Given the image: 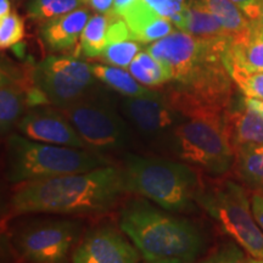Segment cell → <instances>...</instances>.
Instances as JSON below:
<instances>
[{"label":"cell","instance_id":"obj_21","mask_svg":"<svg viewBox=\"0 0 263 263\" xmlns=\"http://www.w3.org/2000/svg\"><path fill=\"white\" fill-rule=\"evenodd\" d=\"M233 39L244 37L258 22L251 21L230 0H201Z\"/></svg>","mask_w":263,"mask_h":263},{"label":"cell","instance_id":"obj_12","mask_svg":"<svg viewBox=\"0 0 263 263\" xmlns=\"http://www.w3.org/2000/svg\"><path fill=\"white\" fill-rule=\"evenodd\" d=\"M47 104V99L34 84L33 67L20 68L3 61L0 80V129L3 138L15 132L28 108Z\"/></svg>","mask_w":263,"mask_h":263},{"label":"cell","instance_id":"obj_1","mask_svg":"<svg viewBox=\"0 0 263 263\" xmlns=\"http://www.w3.org/2000/svg\"><path fill=\"white\" fill-rule=\"evenodd\" d=\"M128 194L122 167L116 163L15 185L8 202L9 217L104 215Z\"/></svg>","mask_w":263,"mask_h":263},{"label":"cell","instance_id":"obj_33","mask_svg":"<svg viewBox=\"0 0 263 263\" xmlns=\"http://www.w3.org/2000/svg\"><path fill=\"white\" fill-rule=\"evenodd\" d=\"M81 2L83 4H87L99 14H107V12L112 11L115 4V0H81Z\"/></svg>","mask_w":263,"mask_h":263},{"label":"cell","instance_id":"obj_38","mask_svg":"<svg viewBox=\"0 0 263 263\" xmlns=\"http://www.w3.org/2000/svg\"><path fill=\"white\" fill-rule=\"evenodd\" d=\"M250 263H263V258L250 257Z\"/></svg>","mask_w":263,"mask_h":263},{"label":"cell","instance_id":"obj_32","mask_svg":"<svg viewBox=\"0 0 263 263\" xmlns=\"http://www.w3.org/2000/svg\"><path fill=\"white\" fill-rule=\"evenodd\" d=\"M251 209L256 222L263 232V192H252Z\"/></svg>","mask_w":263,"mask_h":263},{"label":"cell","instance_id":"obj_24","mask_svg":"<svg viewBox=\"0 0 263 263\" xmlns=\"http://www.w3.org/2000/svg\"><path fill=\"white\" fill-rule=\"evenodd\" d=\"M110 18L107 14L91 16L81 35V51L87 58L98 59L108 45L107 32Z\"/></svg>","mask_w":263,"mask_h":263},{"label":"cell","instance_id":"obj_5","mask_svg":"<svg viewBox=\"0 0 263 263\" xmlns=\"http://www.w3.org/2000/svg\"><path fill=\"white\" fill-rule=\"evenodd\" d=\"M110 163L114 161L89 149L41 143L17 132L5 137L3 168L6 182L14 186L65 174L88 172Z\"/></svg>","mask_w":263,"mask_h":263},{"label":"cell","instance_id":"obj_26","mask_svg":"<svg viewBox=\"0 0 263 263\" xmlns=\"http://www.w3.org/2000/svg\"><path fill=\"white\" fill-rule=\"evenodd\" d=\"M141 51L139 43L134 39H124V41L112 42L107 45L103 54L98 60L104 64L116 66V67L128 68L134 58Z\"/></svg>","mask_w":263,"mask_h":263},{"label":"cell","instance_id":"obj_40","mask_svg":"<svg viewBox=\"0 0 263 263\" xmlns=\"http://www.w3.org/2000/svg\"><path fill=\"white\" fill-rule=\"evenodd\" d=\"M24 263H27V262H24Z\"/></svg>","mask_w":263,"mask_h":263},{"label":"cell","instance_id":"obj_23","mask_svg":"<svg viewBox=\"0 0 263 263\" xmlns=\"http://www.w3.org/2000/svg\"><path fill=\"white\" fill-rule=\"evenodd\" d=\"M128 71L139 83L151 89L163 87L172 81V73L168 68L146 50H141L134 58Z\"/></svg>","mask_w":263,"mask_h":263},{"label":"cell","instance_id":"obj_19","mask_svg":"<svg viewBox=\"0 0 263 263\" xmlns=\"http://www.w3.org/2000/svg\"><path fill=\"white\" fill-rule=\"evenodd\" d=\"M178 29L206 41H233L201 0H188V9Z\"/></svg>","mask_w":263,"mask_h":263},{"label":"cell","instance_id":"obj_17","mask_svg":"<svg viewBox=\"0 0 263 263\" xmlns=\"http://www.w3.org/2000/svg\"><path fill=\"white\" fill-rule=\"evenodd\" d=\"M89 18V10L78 8L43 26L42 37L51 50H68L77 44Z\"/></svg>","mask_w":263,"mask_h":263},{"label":"cell","instance_id":"obj_3","mask_svg":"<svg viewBox=\"0 0 263 263\" xmlns=\"http://www.w3.org/2000/svg\"><path fill=\"white\" fill-rule=\"evenodd\" d=\"M118 227L144 259L195 261L206 246L205 235L196 223L140 196L123 203L118 213Z\"/></svg>","mask_w":263,"mask_h":263},{"label":"cell","instance_id":"obj_8","mask_svg":"<svg viewBox=\"0 0 263 263\" xmlns=\"http://www.w3.org/2000/svg\"><path fill=\"white\" fill-rule=\"evenodd\" d=\"M85 146L110 159L112 155H126L133 146L134 132L110 99L100 90L70 106L61 108Z\"/></svg>","mask_w":263,"mask_h":263},{"label":"cell","instance_id":"obj_9","mask_svg":"<svg viewBox=\"0 0 263 263\" xmlns=\"http://www.w3.org/2000/svg\"><path fill=\"white\" fill-rule=\"evenodd\" d=\"M83 223L70 217H37L14 226L11 245L27 263H68L83 236Z\"/></svg>","mask_w":263,"mask_h":263},{"label":"cell","instance_id":"obj_36","mask_svg":"<svg viewBox=\"0 0 263 263\" xmlns=\"http://www.w3.org/2000/svg\"><path fill=\"white\" fill-rule=\"evenodd\" d=\"M10 2L9 0H0V20L8 17L10 15Z\"/></svg>","mask_w":263,"mask_h":263},{"label":"cell","instance_id":"obj_7","mask_svg":"<svg viewBox=\"0 0 263 263\" xmlns=\"http://www.w3.org/2000/svg\"><path fill=\"white\" fill-rule=\"evenodd\" d=\"M248 188L240 180L203 178L197 205L250 257L263 258V232L256 222Z\"/></svg>","mask_w":263,"mask_h":263},{"label":"cell","instance_id":"obj_34","mask_svg":"<svg viewBox=\"0 0 263 263\" xmlns=\"http://www.w3.org/2000/svg\"><path fill=\"white\" fill-rule=\"evenodd\" d=\"M136 0H115L114 4V11L116 12L117 15L122 16L123 12L129 8V6L133 4Z\"/></svg>","mask_w":263,"mask_h":263},{"label":"cell","instance_id":"obj_22","mask_svg":"<svg viewBox=\"0 0 263 263\" xmlns=\"http://www.w3.org/2000/svg\"><path fill=\"white\" fill-rule=\"evenodd\" d=\"M235 176L251 192H263V145L246 147L236 153Z\"/></svg>","mask_w":263,"mask_h":263},{"label":"cell","instance_id":"obj_39","mask_svg":"<svg viewBox=\"0 0 263 263\" xmlns=\"http://www.w3.org/2000/svg\"><path fill=\"white\" fill-rule=\"evenodd\" d=\"M258 24H259V25H261V26H262V27H263V11H262V16H261V20H259V22H258Z\"/></svg>","mask_w":263,"mask_h":263},{"label":"cell","instance_id":"obj_28","mask_svg":"<svg viewBox=\"0 0 263 263\" xmlns=\"http://www.w3.org/2000/svg\"><path fill=\"white\" fill-rule=\"evenodd\" d=\"M25 26L24 20L18 14L11 12L8 17L0 20V47L8 49L14 47L24 39Z\"/></svg>","mask_w":263,"mask_h":263},{"label":"cell","instance_id":"obj_14","mask_svg":"<svg viewBox=\"0 0 263 263\" xmlns=\"http://www.w3.org/2000/svg\"><path fill=\"white\" fill-rule=\"evenodd\" d=\"M16 132L41 143L88 149L64 111L54 105H38L28 108L16 126Z\"/></svg>","mask_w":263,"mask_h":263},{"label":"cell","instance_id":"obj_25","mask_svg":"<svg viewBox=\"0 0 263 263\" xmlns=\"http://www.w3.org/2000/svg\"><path fill=\"white\" fill-rule=\"evenodd\" d=\"M81 0H33L28 15L39 24L47 25L81 6Z\"/></svg>","mask_w":263,"mask_h":263},{"label":"cell","instance_id":"obj_4","mask_svg":"<svg viewBox=\"0 0 263 263\" xmlns=\"http://www.w3.org/2000/svg\"><path fill=\"white\" fill-rule=\"evenodd\" d=\"M122 167L128 194L144 197L170 212L189 213L197 206L201 172L182 161L162 155L127 153Z\"/></svg>","mask_w":263,"mask_h":263},{"label":"cell","instance_id":"obj_11","mask_svg":"<svg viewBox=\"0 0 263 263\" xmlns=\"http://www.w3.org/2000/svg\"><path fill=\"white\" fill-rule=\"evenodd\" d=\"M120 110L134 134L155 151L162 145L174 128L188 118L177 111L166 95L157 89L145 97H122Z\"/></svg>","mask_w":263,"mask_h":263},{"label":"cell","instance_id":"obj_31","mask_svg":"<svg viewBox=\"0 0 263 263\" xmlns=\"http://www.w3.org/2000/svg\"><path fill=\"white\" fill-rule=\"evenodd\" d=\"M254 22H259L263 11V0H230Z\"/></svg>","mask_w":263,"mask_h":263},{"label":"cell","instance_id":"obj_20","mask_svg":"<svg viewBox=\"0 0 263 263\" xmlns=\"http://www.w3.org/2000/svg\"><path fill=\"white\" fill-rule=\"evenodd\" d=\"M90 67L98 81L103 82L108 88H111L122 97H145V95H150L155 91V89H150L139 83L126 68L104 64H94L90 65Z\"/></svg>","mask_w":263,"mask_h":263},{"label":"cell","instance_id":"obj_6","mask_svg":"<svg viewBox=\"0 0 263 263\" xmlns=\"http://www.w3.org/2000/svg\"><path fill=\"white\" fill-rule=\"evenodd\" d=\"M156 153L188 163L202 174L215 178L226 176L234 168L236 159L224 115L185 118Z\"/></svg>","mask_w":263,"mask_h":263},{"label":"cell","instance_id":"obj_2","mask_svg":"<svg viewBox=\"0 0 263 263\" xmlns=\"http://www.w3.org/2000/svg\"><path fill=\"white\" fill-rule=\"evenodd\" d=\"M230 43L202 41L171 67L172 81L161 91L185 117L224 115L235 100V82L224 64Z\"/></svg>","mask_w":263,"mask_h":263},{"label":"cell","instance_id":"obj_35","mask_svg":"<svg viewBox=\"0 0 263 263\" xmlns=\"http://www.w3.org/2000/svg\"><path fill=\"white\" fill-rule=\"evenodd\" d=\"M143 263H195L192 259L182 258H164V259H144Z\"/></svg>","mask_w":263,"mask_h":263},{"label":"cell","instance_id":"obj_10","mask_svg":"<svg viewBox=\"0 0 263 263\" xmlns=\"http://www.w3.org/2000/svg\"><path fill=\"white\" fill-rule=\"evenodd\" d=\"M35 87L48 104L65 108L97 90L90 65L74 57H48L33 67Z\"/></svg>","mask_w":263,"mask_h":263},{"label":"cell","instance_id":"obj_27","mask_svg":"<svg viewBox=\"0 0 263 263\" xmlns=\"http://www.w3.org/2000/svg\"><path fill=\"white\" fill-rule=\"evenodd\" d=\"M228 71L236 87L246 98L263 101V72H246L238 68Z\"/></svg>","mask_w":263,"mask_h":263},{"label":"cell","instance_id":"obj_30","mask_svg":"<svg viewBox=\"0 0 263 263\" xmlns=\"http://www.w3.org/2000/svg\"><path fill=\"white\" fill-rule=\"evenodd\" d=\"M161 16L170 18L177 28L182 25L188 9V0H144Z\"/></svg>","mask_w":263,"mask_h":263},{"label":"cell","instance_id":"obj_16","mask_svg":"<svg viewBox=\"0 0 263 263\" xmlns=\"http://www.w3.org/2000/svg\"><path fill=\"white\" fill-rule=\"evenodd\" d=\"M122 17L129 28L132 39L145 44L167 37L176 27L170 18L161 16L144 0H136Z\"/></svg>","mask_w":263,"mask_h":263},{"label":"cell","instance_id":"obj_18","mask_svg":"<svg viewBox=\"0 0 263 263\" xmlns=\"http://www.w3.org/2000/svg\"><path fill=\"white\" fill-rule=\"evenodd\" d=\"M228 70L238 68L246 72H263V27L259 24L251 32L233 39L224 55Z\"/></svg>","mask_w":263,"mask_h":263},{"label":"cell","instance_id":"obj_29","mask_svg":"<svg viewBox=\"0 0 263 263\" xmlns=\"http://www.w3.org/2000/svg\"><path fill=\"white\" fill-rule=\"evenodd\" d=\"M199 263H250V257L244 249L232 241L218 246Z\"/></svg>","mask_w":263,"mask_h":263},{"label":"cell","instance_id":"obj_13","mask_svg":"<svg viewBox=\"0 0 263 263\" xmlns=\"http://www.w3.org/2000/svg\"><path fill=\"white\" fill-rule=\"evenodd\" d=\"M141 254L121 228L101 224L82 236L71 263H140Z\"/></svg>","mask_w":263,"mask_h":263},{"label":"cell","instance_id":"obj_15","mask_svg":"<svg viewBox=\"0 0 263 263\" xmlns=\"http://www.w3.org/2000/svg\"><path fill=\"white\" fill-rule=\"evenodd\" d=\"M224 122L235 155L246 147L263 145V115L242 100H234L226 111Z\"/></svg>","mask_w":263,"mask_h":263},{"label":"cell","instance_id":"obj_37","mask_svg":"<svg viewBox=\"0 0 263 263\" xmlns=\"http://www.w3.org/2000/svg\"><path fill=\"white\" fill-rule=\"evenodd\" d=\"M246 103H248L250 106L254 107L255 110H257L258 112H261L263 115V101L262 100H256V99H250L245 97Z\"/></svg>","mask_w":263,"mask_h":263}]
</instances>
